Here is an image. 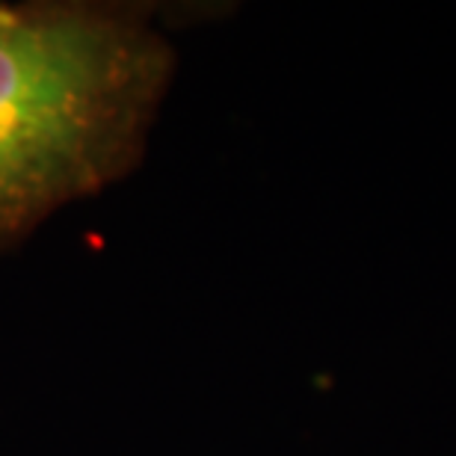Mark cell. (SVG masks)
<instances>
[{"instance_id": "1", "label": "cell", "mask_w": 456, "mask_h": 456, "mask_svg": "<svg viewBox=\"0 0 456 456\" xmlns=\"http://www.w3.org/2000/svg\"><path fill=\"white\" fill-rule=\"evenodd\" d=\"M167 6L0 4V255L140 169L178 71Z\"/></svg>"}]
</instances>
